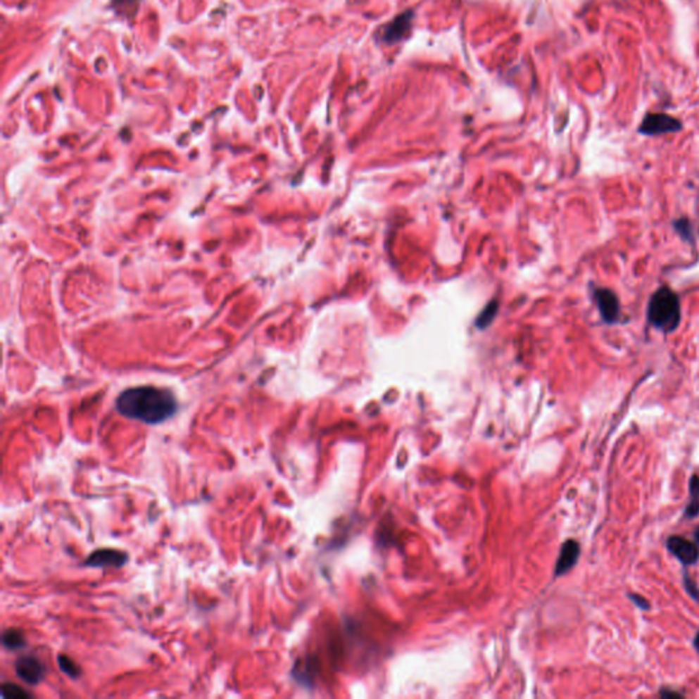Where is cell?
Listing matches in <instances>:
<instances>
[{
	"label": "cell",
	"instance_id": "obj_8",
	"mask_svg": "<svg viewBox=\"0 0 699 699\" xmlns=\"http://www.w3.org/2000/svg\"><path fill=\"white\" fill-rule=\"evenodd\" d=\"M579 553H581V548L578 542L574 540L564 542L556 563V575H563L565 572H568L578 562Z\"/></svg>",
	"mask_w": 699,
	"mask_h": 699
},
{
	"label": "cell",
	"instance_id": "obj_2",
	"mask_svg": "<svg viewBox=\"0 0 699 699\" xmlns=\"http://www.w3.org/2000/svg\"><path fill=\"white\" fill-rule=\"evenodd\" d=\"M681 318V308L677 294L669 287H661L652 295L648 306V320L665 334L676 331Z\"/></svg>",
	"mask_w": 699,
	"mask_h": 699
},
{
	"label": "cell",
	"instance_id": "obj_15",
	"mask_svg": "<svg viewBox=\"0 0 699 699\" xmlns=\"http://www.w3.org/2000/svg\"><path fill=\"white\" fill-rule=\"evenodd\" d=\"M684 585H686V588H687V593H688L693 598L699 600L698 586L694 584V581L691 579V577H690V575H687V574H684Z\"/></svg>",
	"mask_w": 699,
	"mask_h": 699
},
{
	"label": "cell",
	"instance_id": "obj_16",
	"mask_svg": "<svg viewBox=\"0 0 699 699\" xmlns=\"http://www.w3.org/2000/svg\"><path fill=\"white\" fill-rule=\"evenodd\" d=\"M630 598H631L632 603H634L638 608L646 609V610L650 608L649 601H648L645 597L639 596V594H635V593H634V594H630Z\"/></svg>",
	"mask_w": 699,
	"mask_h": 699
},
{
	"label": "cell",
	"instance_id": "obj_5",
	"mask_svg": "<svg viewBox=\"0 0 699 699\" xmlns=\"http://www.w3.org/2000/svg\"><path fill=\"white\" fill-rule=\"evenodd\" d=\"M15 672L30 686H36L46 676V665L34 655H23L15 662Z\"/></svg>",
	"mask_w": 699,
	"mask_h": 699
},
{
	"label": "cell",
	"instance_id": "obj_19",
	"mask_svg": "<svg viewBox=\"0 0 699 699\" xmlns=\"http://www.w3.org/2000/svg\"><path fill=\"white\" fill-rule=\"evenodd\" d=\"M694 537H695V541L699 543V527L695 529V531H694Z\"/></svg>",
	"mask_w": 699,
	"mask_h": 699
},
{
	"label": "cell",
	"instance_id": "obj_9",
	"mask_svg": "<svg viewBox=\"0 0 699 699\" xmlns=\"http://www.w3.org/2000/svg\"><path fill=\"white\" fill-rule=\"evenodd\" d=\"M410 17L411 14H405V15H401L396 21L391 23L385 33H384V39L386 42H396V40H401L403 34H406L408 32V27H410Z\"/></svg>",
	"mask_w": 699,
	"mask_h": 699
},
{
	"label": "cell",
	"instance_id": "obj_17",
	"mask_svg": "<svg viewBox=\"0 0 699 699\" xmlns=\"http://www.w3.org/2000/svg\"><path fill=\"white\" fill-rule=\"evenodd\" d=\"M660 695H661L662 698H669V697L681 698V697H683L680 693H677V691H671V690H667V688H665V690H662V691L660 693Z\"/></svg>",
	"mask_w": 699,
	"mask_h": 699
},
{
	"label": "cell",
	"instance_id": "obj_7",
	"mask_svg": "<svg viewBox=\"0 0 699 699\" xmlns=\"http://www.w3.org/2000/svg\"><path fill=\"white\" fill-rule=\"evenodd\" d=\"M667 548L679 562L686 565H691L698 562L699 549L694 542L688 541L679 536H672L667 541Z\"/></svg>",
	"mask_w": 699,
	"mask_h": 699
},
{
	"label": "cell",
	"instance_id": "obj_4",
	"mask_svg": "<svg viewBox=\"0 0 699 699\" xmlns=\"http://www.w3.org/2000/svg\"><path fill=\"white\" fill-rule=\"evenodd\" d=\"M594 301L604 322L615 324L620 318V302L617 295L610 289H596Z\"/></svg>",
	"mask_w": 699,
	"mask_h": 699
},
{
	"label": "cell",
	"instance_id": "obj_18",
	"mask_svg": "<svg viewBox=\"0 0 699 699\" xmlns=\"http://www.w3.org/2000/svg\"><path fill=\"white\" fill-rule=\"evenodd\" d=\"M694 646H695V649H697V650H698L699 652V632L698 634H697V636H695V639H694Z\"/></svg>",
	"mask_w": 699,
	"mask_h": 699
},
{
	"label": "cell",
	"instance_id": "obj_3",
	"mask_svg": "<svg viewBox=\"0 0 699 699\" xmlns=\"http://www.w3.org/2000/svg\"><path fill=\"white\" fill-rule=\"evenodd\" d=\"M683 129L681 122L667 113H648L638 132L643 136H662L669 133H677Z\"/></svg>",
	"mask_w": 699,
	"mask_h": 699
},
{
	"label": "cell",
	"instance_id": "obj_10",
	"mask_svg": "<svg viewBox=\"0 0 699 699\" xmlns=\"http://www.w3.org/2000/svg\"><path fill=\"white\" fill-rule=\"evenodd\" d=\"M686 518H697L699 515V477L694 475L690 481V501L684 511Z\"/></svg>",
	"mask_w": 699,
	"mask_h": 699
},
{
	"label": "cell",
	"instance_id": "obj_6",
	"mask_svg": "<svg viewBox=\"0 0 699 699\" xmlns=\"http://www.w3.org/2000/svg\"><path fill=\"white\" fill-rule=\"evenodd\" d=\"M129 562L127 553L119 549H99L93 552L88 560L85 562L87 567L92 568H120Z\"/></svg>",
	"mask_w": 699,
	"mask_h": 699
},
{
	"label": "cell",
	"instance_id": "obj_11",
	"mask_svg": "<svg viewBox=\"0 0 699 699\" xmlns=\"http://www.w3.org/2000/svg\"><path fill=\"white\" fill-rule=\"evenodd\" d=\"M1 642H3V646L6 649H8V650L23 649L25 643H26L23 632L20 631V630H15V629H8V630L3 632Z\"/></svg>",
	"mask_w": 699,
	"mask_h": 699
},
{
	"label": "cell",
	"instance_id": "obj_13",
	"mask_svg": "<svg viewBox=\"0 0 699 699\" xmlns=\"http://www.w3.org/2000/svg\"><path fill=\"white\" fill-rule=\"evenodd\" d=\"M674 227L676 229L677 234L680 235L681 239H684L686 242H691L694 241V235H693V227H691V223L688 219L686 218H681V219H677L674 222Z\"/></svg>",
	"mask_w": 699,
	"mask_h": 699
},
{
	"label": "cell",
	"instance_id": "obj_14",
	"mask_svg": "<svg viewBox=\"0 0 699 699\" xmlns=\"http://www.w3.org/2000/svg\"><path fill=\"white\" fill-rule=\"evenodd\" d=\"M1 698L3 699H25L30 698V694L26 693L21 687L15 684H3L1 686Z\"/></svg>",
	"mask_w": 699,
	"mask_h": 699
},
{
	"label": "cell",
	"instance_id": "obj_12",
	"mask_svg": "<svg viewBox=\"0 0 699 699\" xmlns=\"http://www.w3.org/2000/svg\"><path fill=\"white\" fill-rule=\"evenodd\" d=\"M58 664H59L61 671L71 679H78L82 674L80 665L73 658H70L68 655H65V654H61L58 657Z\"/></svg>",
	"mask_w": 699,
	"mask_h": 699
},
{
	"label": "cell",
	"instance_id": "obj_1",
	"mask_svg": "<svg viewBox=\"0 0 699 699\" xmlns=\"http://www.w3.org/2000/svg\"><path fill=\"white\" fill-rule=\"evenodd\" d=\"M116 410L126 418L158 425L177 413L178 402L168 389L142 385L123 391L116 399Z\"/></svg>",
	"mask_w": 699,
	"mask_h": 699
}]
</instances>
